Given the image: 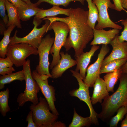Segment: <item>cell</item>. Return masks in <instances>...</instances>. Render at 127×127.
<instances>
[{
    "mask_svg": "<svg viewBox=\"0 0 127 127\" xmlns=\"http://www.w3.org/2000/svg\"><path fill=\"white\" fill-rule=\"evenodd\" d=\"M14 68L12 67L2 68L0 67V74L1 75H4L12 73L15 71Z\"/></svg>",
    "mask_w": 127,
    "mask_h": 127,
    "instance_id": "d590c367",
    "label": "cell"
},
{
    "mask_svg": "<svg viewBox=\"0 0 127 127\" xmlns=\"http://www.w3.org/2000/svg\"><path fill=\"white\" fill-rule=\"evenodd\" d=\"M121 1L123 7L127 9V0H121Z\"/></svg>",
    "mask_w": 127,
    "mask_h": 127,
    "instance_id": "ab89813d",
    "label": "cell"
},
{
    "mask_svg": "<svg viewBox=\"0 0 127 127\" xmlns=\"http://www.w3.org/2000/svg\"><path fill=\"white\" fill-rule=\"evenodd\" d=\"M99 48V46L97 45H93L89 51L85 52H83L76 57L77 64L75 70L78 71H79V74L83 80L85 78L87 69L92 57Z\"/></svg>",
    "mask_w": 127,
    "mask_h": 127,
    "instance_id": "2e32d148",
    "label": "cell"
},
{
    "mask_svg": "<svg viewBox=\"0 0 127 127\" xmlns=\"http://www.w3.org/2000/svg\"><path fill=\"white\" fill-rule=\"evenodd\" d=\"M24 72L23 70L14 73L0 76V89L4 88L5 85L15 80L21 82L25 80Z\"/></svg>",
    "mask_w": 127,
    "mask_h": 127,
    "instance_id": "44dd1931",
    "label": "cell"
},
{
    "mask_svg": "<svg viewBox=\"0 0 127 127\" xmlns=\"http://www.w3.org/2000/svg\"><path fill=\"white\" fill-rule=\"evenodd\" d=\"M122 73H127V61L120 68Z\"/></svg>",
    "mask_w": 127,
    "mask_h": 127,
    "instance_id": "74e56055",
    "label": "cell"
},
{
    "mask_svg": "<svg viewBox=\"0 0 127 127\" xmlns=\"http://www.w3.org/2000/svg\"><path fill=\"white\" fill-rule=\"evenodd\" d=\"M118 36L117 35L110 43L112 46V50L110 54L104 59L101 67L112 60L127 58V42L119 41Z\"/></svg>",
    "mask_w": 127,
    "mask_h": 127,
    "instance_id": "4fadbf2b",
    "label": "cell"
},
{
    "mask_svg": "<svg viewBox=\"0 0 127 127\" xmlns=\"http://www.w3.org/2000/svg\"><path fill=\"white\" fill-rule=\"evenodd\" d=\"M88 4V25L93 29L95 28V23L98 20L99 13L97 7L92 0H85Z\"/></svg>",
    "mask_w": 127,
    "mask_h": 127,
    "instance_id": "603a6c76",
    "label": "cell"
},
{
    "mask_svg": "<svg viewBox=\"0 0 127 127\" xmlns=\"http://www.w3.org/2000/svg\"><path fill=\"white\" fill-rule=\"evenodd\" d=\"M72 75L75 77L78 82L79 88L70 91L69 92L72 96L76 97L80 100L85 102L87 105L90 111L89 116L91 119L92 124H99L97 115L98 114L95 111L93 107L91 98L89 95V87L83 81L79 71L71 70Z\"/></svg>",
    "mask_w": 127,
    "mask_h": 127,
    "instance_id": "8992f818",
    "label": "cell"
},
{
    "mask_svg": "<svg viewBox=\"0 0 127 127\" xmlns=\"http://www.w3.org/2000/svg\"><path fill=\"white\" fill-rule=\"evenodd\" d=\"M109 50L107 45L102 44L96 60L87 67V74L83 80L89 87H93L96 80L100 76V71L102 63Z\"/></svg>",
    "mask_w": 127,
    "mask_h": 127,
    "instance_id": "7c38bea8",
    "label": "cell"
},
{
    "mask_svg": "<svg viewBox=\"0 0 127 127\" xmlns=\"http://www.w3.org/2000/svg\"><path fill=\"white\" fill-rule=\"evenodd\" d=\"M53 30L55 37L53 44L50 49V54L52 56L53 59L50 66L52 69L58 63L61 59L60 52L67 38L69 28L65 23L60 21H56L50 23L48 27V31Z\"/></svg>",
    "mask_w": 127,
    "mask_h": 127,
    "instance_id": "3957f363",
    "label": "cell"
},
{
    "mask_svg": "<svg viewBox=\"0 0 127 127\" xmlns=\"http://www.w3.org/2000/svg\"><path fill=\"white\" fill-rule=\"evenodd\" d=\"M6 9L5 0H0V15L7 26L8 23V18L5 13Z\"/></svg>",
    "mask_w": 127,
    "mask_h": 127,
    "instance_id": "f546056e",
    "label": "cell"
},
{
    "mask_svg": "<svg viewBox=\"0 0 127 127\" xmlns=\"http://www.w3.org/2000/svg\"><path fill=\"white\" fill-rule=\"evenodd\" d=\"M25 2L27 4L28 3L30 2H31V1L30 0H21Z\"/></svg>",
    "mask_w": 127,
    "mask_h": 127,
    "instance_id": "60d3db41",
    "label": "cell"
},
{
    "mask_svg": "<svg viewBox=\"0 0 127 127\" xmlns=\"http://www.w3.org/2000/svg\"><path fill=\"white\" fill-rule=\"evenodd\" d=\"M93 90L91 100L92 105L102 103V100L109 95L105 83L100 76L96 80L93 86Z\"/></svg>",
    "mask_w": 127,
    "mask_h": 127,
    "instance_id": "ac0fdd59",
    "label": "cell"
},
{
    "mask_svg": "<svg viewBox=\"0 0 127 127\" xmlns=\"http://www.w3.org/2000/svg\"><path fill=\"white\" fill-rule=\"evenodd\" d=\"M71 9V8L63 9L59 6H53L52 8L47 9H42L35 16L33 24L37 27L42 22V19L48 17L55 16L59 14H64L68 16Z\"/></svg>",
    "mask_w": 127,
    "mask_h": 127,
    "instance_id": "e0dca14e",
    "label": "cell"
},
{
    "mask_svg": "<svg viewBox=\"0 0 127 127\" xmlns=\"http://www.w3.org/2000/svg\"><path fill=\"white\" fill-rule=\"evenodd\" d=\"M61 59L57 64L52 69L51 74L52 78L56 79L61 77L67 70L76 64V60L73 59L67 52H63L60 53Z\"/></svg>",
    "mask_w": 127,
    "mask_h": 127,
    "instance_id": "5bb4252c",
    "label": "cell"
},
{
    "mask_svg": "<svg viewBox=\"0 0 127 127\" xmlns=\"http://www.w3.org/2000/svg\"><path fill=\"white\" fill-rule=\"evenodd\" d=\"M6 9L7 10L8 18V24L7 26L15 25L17 28H22L17 8L8 0H5Z\"/></svg>",
    "mask_w": 127,
    "mask_h": 127,
    "instance_id": "d6986e66",
    "label": "cell"
},
{
    "mask_svg": "<svg viewBox=\"0 0 127 127\" xmlns=\"http://www.w3.org/2000/svg\"><path fill=\"white\" fill-rule=\"evenodd\" d=\"M16 27L14 25L9 26L4 32V36L0 42V58H6L7 48L10 41V36L11 32Z\"/></svg>",
    "mask_w": 127,
    "mask_h": 127,
    "instance_id": "cb8c5ba5",
    "label": "cell"
},
{
    "mask_svg": "<svg viewBox=\"0 0 127 127\" xmlns=\"http://www.w3.org/2000/svg\"><path fill=\"white\" fill-rule=\"evenodd\" d=\"M119 80L116 90L101 103L102 111L97 117L104 122H108L119 108L127 106V73H122Z\"/></svg>",
    "mask_w": 127,
    "mask_h": 127,
    "instance_id": "7a4b0ae2",
    "label": "cell"
},
{
    "mask_svg": "<svg viewBox=\"0 0 127 127\" xmlns=\"http://www.w3.org/2000/svg\"><path fill=\"white\" fill-rule=\"evenodd\" d=\"M121 127H127V114L125 115V118L121 123Z\"/></svg>",
    "mask_w": 127,
    "mask_h": 127,
    "instance_id": "f35d334b",
    "label": "cell"
},
{
    "mask_svg": "<svg viewBox=\"0 0 127 127\" xmlns=\"http://www.w3.org/2000/svg\"><path fill=\"white\" fill-rule=\"evenodd\" d=\"M27 4L26 6L17 8L20 19L23 21L29 20L42 9L39 8L36 3L31 2Z\"/></svg>",
    "mask_w": 127,
    "mask_h": 127,
    "instance_id": "ffe728a7",
    "label": "cell"
},
{
    "mask_svg": "<svg viewBox=\"0 0 127 127\" xmlns=\"http://www.w3.org/2000/svg\"><path fill=\"white\" fill-rule=\"evenodd\" d=\"M113 0L114 6V9L119 12L122 10L124 11L127 13V11L123 7L121 0Z\"/></svg>",
    "mask_w": 127,
    "mask_h": 127,
    "instance_id": "d6a6232c",
    "label": "cell"
},
{
    "mask_svg": "<svg viewBox=\"0 0 127 127\" xmlns=\"http://www.w3.org/2000/svg\"><path fill=\"white\" fill-rule=\"evenodd\" d=\"M0 33L1 35H4V32L7 29L5 28L6 26L4 23L1 20H0Z\"/></svg>",
    "mask_w": 127,
    "mask_h": 127,
    "instance_id": "8d00e7d4",
    "label": "cell"
},
{
    "mask_svg": "<svg viewBox=\"0 0 127 127\" xmlns=\"http://www.w3.org/2000/svg\"><path fill=\"white\" fill-rule=\"evenodd\" d=\"M54 40V38L51 37L49 34H47L42 39L37 48L39 56V62L38 65L36 66V70L39 75H46L52 78L49 70L50 63L48 57Z\"/></svg>",
    "mask_w": 127,
    "mask_h": 127,
    "instance_id": "ba28073f",
    "label": "cell"
},
{
    "mask_svg": "<svg viewBox=\"0 0 127 127\" xmlns=\"http://www.w3.org/2000/svg\"><path fill=\"white\" fill-rule=\"evenodd\" d=\"M39 100L37 104H32L29 107L32 112L34 121L37 127H49L57 120L58 115L51 112L49 106L45 98L40 96Z\"/></svg>",
    "mask_w": 127,
    "mask_h": 127,
    "instance_id": "5b68a950",
    "label": "cell"
},
{
    "mask_svg": "<svg viewBox=\"0 0 127 127\" xmlns=\"http://www.w3.org/2000/svg\"><path fill=\"white\" fill-rule=\"evenodd\" d=\"M32 77L38 85L40 90L47 101L50 110L54 115H59V113L55 105L56 100L55 89L52 86L49 85L48 79L50 77L46 75H39L36 70L31 73Z\"/></svg>",
    "mask_w": 127,
    "mask_h": 127,
    "instance_id": "30bf717a",
    "label": "cell"
},
{
    "mask_svg": "<svg viewBox=\"0 0 127 127\" xmlns=\"http://www.w3.org/2000/svg\"><path fill=\"white\" fill-rule=\"evenodd\" d=\"M92 0L97 7L99 13L98 22L95 26V29H99L111 28L119 30L122 29L121 26L113 22L109 17L108 8L114 9V6L111 0Z\"/></svg>",
    "mask_w": 127,
    "mask_h": 127,
    "instance_id": "9c48e42d",
    "label": "cell"
},
{
    "mask_svg": "<svg viewBox=\"0 0 127 127\" xmlns=\"http://www.w3.org/2000/svg\"><path fill=\"white\" fill-rule=\"evenodd\" d=\"M93 31L94 39L90 43L91 45L101 44L107 45L119 32V30L114 28L106 30L94 28Z\"/></svg>",
    "mask_w": 127,
    "mask_h": 127,
    "instance_id": "9a60e30c",
    "label": "cell"
},
{
    "mask_svg": "<svg viewBox=\"0 0 127 127\" xmlns=\"http://www.w3.org/2000/svg\"><path fill=\"white\" fill-rule=\"evenodd\" d=\"M117 114L112 118L110 121V127H116L119 122L122 120L127 113V106H123L119 108L117 111Z\"/></svg>",
    "mask_w": 127,
    "mask_h": 127,
    "instance_id": "83f0119b",
    "label": "cell"
},
{
    "mask_svg": "<svg viewBox=\"0 0 127 127\" xmlns=\"http://www.w3.org/2000/svg\"><path fill=\"white\" fill-rule=\"evenodd\" d=\"M121 22L124 28L121 35L118 36V38L120 42L126 41L127 42V18L125 19L121 20Z\"/></svg>",
    "mask_w": 127,
    "mask_h": 127,
    "instance_id": "4dcf8cb0",
    "label": "cell"
},
{
    "mask_svg": "<svg viewBox=\"0 0 127 127\" xmlns=\"http://www.w3.org/2000/svg\"><path fill=\"white\" fill-rule=\"evenodd\" d=\"M91 124V121L89 116L84 117L79 115L74 108L73 118L69 127H89Z\"/></svg>",
    "mask_w": 127,
    "mask_h": 127,
    "instance_id": "484cf974",
    "label": "cell"
},
{
    "mask_svg": "<svg viewBox=\"0 0 127 127\" xmlns=\"http://www.w3.org/2000/svg\"><path fill=\"white\" fill-rule=\"evenodd\" d=\"M85 0H38L36 4L38 6L43 2H46L53 6L62 5L66 7L72 1H77L84 5Z\"/></svg>",
    "mask_w": 127,
    "mask_h": 127,
    "instance_id": "f1b7e54d",
    "label": "cell"
},
{
    "mask_svg": "<svg viewBox=\"0 0 127 127\" xmlns=\"http://www.w3.org/2000/svg\"><path fill=\"white\" fill-rule=\"evenodd\" d=\"M50 23V21L46 20H45L44 24L40 28H38L36 26L34 25L31 32L23 37H18L17 36L18 31L16 30L13 36L10 38L9 44L23 43L28 44L33 47L37 48L41 41L43 36L45 33L48 31V29Z\"/></svg>",
    "mask_w": 127,
    "mask_h": 127,
    "instance_id": "8fae6325",
    "label": "cell"
},
{
    "mask_svg": "<svg viewBox=\"0 0 127 127\" xmlns=\"http://www.w3.org/2000/svg\"><path fill=\"white\" fill-rule=\"evenodd\" d=\"M122 73L120 69L114 71L107 73L104 76L103 79L109 92H114L115 85L119 80Z\"/></svg>",
    "mask_w": 127,
    "mask_h": 127,
    "instance_id": "7402d4cb",
    "label": "cell"
},
{
    "mask_svg": "<svg viewBox=\"0 0 127 127\" xmlns=\"http://www.w3.org/2000/svg\"><path fill=\"white\" fill-rule=\"evenodd\" d=\"M30 62V60L28 59L22 66L26 86L24 92L19 94L17 98V102L20 107L23 106L28 101L32 102L35 105L37 104L39 102L37 94L40 89L38 83L32 77Z\"/></svg>",
    "mask_w": 127,
    "mask_h": 127,
    "instance_id": "277c9868",
    "label": "cell"
},
{
    "mask_svg": "<svg viewBox=\"0 0 127 127\" xmlns=\"http://www.w3.org/2000/svg\"><path fill=\"white\" fill-rule=\"evenodd\" d=\"M17 8L26 6L27 4L21 0H8Z\"/></svg>",
    "mask_w": 127,
    "mask_h": 127,
    "instance_id": "e575fe53",
    "label": "cell"
},
{
    "mask_svg": "<svg viewBox=\"0 0 127 127\" xmlns=\"http://www.w3.org/2000/svg\"><path fill=\"white\" fill-rule=\"evenodd\" d=\"M9 90L8 88L0 92V112L4 117L10 111V108L8 104Z\"/></svg>",
    "mask_w": 127,
    "mask_h": 127,
    "instance_id": "4316f807",
    "label": "cell"
},
{
    "mask_svg": "<svg viewBox=\"0 0 127 127\" xmlns=\"http://www.w3.org/2000/svg\"></svg>",
    "mask_w": 127,
    "mask_h": 127,
    "instance_id": "b9f144b4",
    "label": "cell"
},
{
    "mask_svg": "<svg viewBox=\"0 0 127 127\" xmlns=\"http://www.w3.org/2000/svg\"><path fill=\"white\" fill-rule=\"evenodd\" d=\"M38 54L37 48L23 43L9 44L8 47L6 56L11 59L17 67L23 66L26 58L32 55Z\"/></svg>",
    "mask_w": 127,
    "mask_h": 127,
    "instance_id": "52a82bcc",
    "label": "cell"
},
{
    "mask_svg": "<svg viewBox=\"0 0 127 127\" xmlns=\"http://www.w3.org/2000/svg\"><path fill=\"white\" fill-rule=\"evenodd\" d=\"M88 15V10L78 7L71 8L70 14L67 17H48L42 20H48L50 23L56 21H61L68 25L69 35L63 47L67 52L73 48L74 56L77 57L83 52L93 37V29L87 24Z\"/></svg>",
    "mask_w": 127,
    "mask_h": 127,
    "instance_id": "6da1fadb",
    "label": "cell"
},
{
    "mask_svg": "<svg viewBox=\"0 0 127 127\" xmlns=\"http://www.w3.org/2000/svg\"><path fill=\"white\" fill-rule=\"evenodd\" d=\"M127 61V58L114 60L109 62L101 68L100 75L102 73L112 72L120 69Z\"/></svg>",
    "mask_w": 127,
    "mask_h": 127,
    "instance_id": "d4e9b609",
    "label": "cell"
},
{
    "mask_svg": "<svg viewBox=\"0 0 127 127\" xmlns=\"http://www.w3.org/2000/svg\"><path fill=\"white\" fill-rule=\"evenodd\" d=\"M26 120L28 123V127H37L34 121L32 115V112L30 111L27 115Z\"/></svg>",
    "mask_w": 127,
    "mask_h": 127,
    "instance_id": "836d02e7",
    "label": "cell"
},
{
    "mask_svg": "<svg viewBox=\"0 0 127 127\" xmlns=\"http://www.w3.org/2000/svg\"><path fill=\"white\" fill-rule=\"evenodd\" d=\"M13 64L8 56L4 58H0V67L4 68L12 67Z\"/></svg>",
    "mask_w": 127,
    "mask_h": 127,
    "instance_id": "1f68e13d",
    "label": "cell"
}]
</instances>
